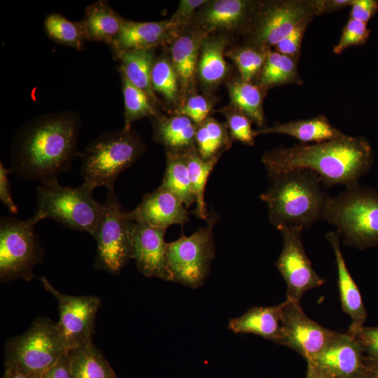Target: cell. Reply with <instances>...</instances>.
Masks as SVG:
<instances>
[{"instance_id":"cell-1","label":"cell","mask_w":378,"mask_h":378,"mask_svg":"<svg viewBox=\"0 0 378 378\" xmlns=\"http://www.w3.org/2000/svg\"><path fill=\"white\" fill-rule=\"evenodd\" d=\"M81 118L76 111H55L26 122L14 134L9 148L10 170L27 180L57 179L80 155Z\"/></svg>"},{"instance_id":"cell-2","label":"cell","mask_w":378,"mask_h":378,"mask_svg":"<svg viewBox=\"0 0 378 378\" xmlns=\"http://www.w3.org/2000/svg\"><path fill=\"white\" fill-rule=\"evenodd\" d=\"M261 161L270 179L297 169L316 174L327 188L358 184L374 162L372 148L362 136L345 135L341 138L315 143L300 144L289 148L266 151Z\"/></svg>"},{"instance_id":"cell-3","label":"cell","mask_w":378,"mask_h":378,"mask_svg":"<svg viewBox=\"0 0 378 378\" xmlns=\"http://www.w3.org/2000/svg\"><path fill=\"white\" fill-rule=\"evenodd\" d=\"M270 180L260 199L267 205L270 223L278 230L290 226L307 229L322 218L329 196L322 190L316 174L297 169Z\"/></svg>"},{"instance_id":"cell-4","label":"cell","mask_w":378,"mask_h":378,"mask_svg":"<svg viewBox=\"0 0 378 378\" xmlns=\"http://www.w3.org/2000/svg\"><path fill=\"white\" fill-rule=\"evenodd\" d=\"M145 145L132 128L102 133L80 153L82 186L91 190L104 186L113 190L119 175L144 153Z\"/></svg>"},{"instance_id":"cell-5","label":"cell","mask_w":378,"mask_h":378,"mask_svg":"<svg viewBox=\"0 0 378 378\" xmlns=\"http://www.w3.org/2000/svg\"><path fill=\"white\" fill-rule=\"evenodd\" d=\"M322 218L335 226L344 246H378V192L359 184L328 197Z\"/></svg>"},{"instance_id":"cell-6","label":"cell","mask_w":378,"mask_h":378,"mask_svg":"<svg viewBox=\"0 0 378 378\" xmlns=\"http://www.w3.org/2000/svg\"><path fill=\"white\" fill-rule=\"evenodd\" d=\"M103 214V204L82 186H63L54 179L37 187L33 216L38 222L52 218L70 230L86 232L94 237Z\"/></svg>"},{"instance_id":"cell-7","label":"cell","mask_w":378,"mask_h":378,"mask_svg":"<svg viewBox=\"0 0 378 378\" xmlns=\"http://www.w3.org/2000/svg\"><path fill=\"white\" fill-rule=\"evenodd\" d=\"M5 352V369L41 377L68 351L56 323L41 317L22 335L10 339Z\"/></svg>"},{"instance_id":"cell-8","label":"cell","mask_w":378,"mask_h":378,"mask_svg":"<svg viewBox=\"0 0 378 378\" xmlns=\"http://www.w3.org/2000/svg\"><path fill=\"white\" fill-rule=\"evenodd\" d=\"M34 216L26 220L2 216L0 218V279L8 282L35 277L34 267L43 261L45 251L34 230Z\"/></svg>"},{"instance_id":"cell-9","label":"cell","mask_w":378,"mask_h":378,"mask_svg":"<svg viewBox=\"0 0 378 378\" xmlns=\"http://www.w3.org/2000/svg\"><path fill=\"white\" fill-rule=\"evenodd\" d=\"M218 216L213 214L207 225L186 237L167 242V267L170 281L180 283L192 288L201 286L210 272L215 256L213 230Z\"/></svg>"},{"instance_id":"cell-10","label":"cell","mask_w":378,"mask_h":378,"mask_svg":"<svg viewBox=\"0 0 378 378\" xmlns=\"http://www.w3.org/2000/svg\"><path fill=\"white\" fill-rule=\"evenodd\" d=\"M104 214L94 236L97 244L94 267L111 274L119 272L132 259L135 222L127 216L113 190H108Z\"/></svg>"},{"instance_id":"cell-11","label":"cell","mask_w":378,"mask_h":378,"mask_svg":"<svg viewBox=\"0 0 378 378\" xmlns=\"http://www.w3.org/2000/svg\"><path fill=\"white\" fill-rule=\"evenodd\" d=\"M40 280L44 289L57 300L59 321L56 326L66 350L69 351L92 340L100 299L94 295H66L58 291L46 277H40Z\"/></svg>"},{"instance_id":"cell-12","label":"cell","mask_w":378,"mask_h":378,"mask_svg":"<svg viewBox=\"0 0 378 378\" xmlns=\"http://www.w3.org/2000/svg\"><path fill=\"white\" fill-rule=\"evenodd\" d=\"M302 228L286 227L281 230L283 248L276 266L287 285L288 299L300 302L305 292L325 283L313 269L305 253L302 239Z\"/></svg>"},{"instance_id":"cell-13","label":"cell","mask_w":378,"mask_h":378,"mask_svg":"<svg viewBox=\"0 0 378 378\" xmlns=\"http://www.w3.org/2000/svg\"><path fill=\"white\" fill-rule=\"evenodd\" d=\"M281 304V334L277 344L295 351L307 362L313 360L337 332L307 317L300 302L286 298Z\"/></svg>"},{"instance_id":"cell-14","label":"cell","mask_w":378,"mask_h":378,"mask_svg":"<svg viewBox=\"0 0 378 378\" xmlns=\"http://www.w3.org/2000/svg\"><path fill=\"white\" fill-rule=\"evenodd\" d=\"M318 13L317 1L276 3L261 18L255 31V43L262 48L276 46L298 26Z\"/></svg>"},{"instance_id":"cell-15","label":"cell","mask_w":378,"mask_h":378,"mask_svg":"<svg viewBox=\"0 0 378 378\" xmlns=\"http://www.w3.org/2000/svg\"><path fill=\"white\" fill-rule=\"evenodd\" d=\"M166 229L153 227L135 222L132 240L131 258L139 272L146 277L170 281L167 267Z\"/></svg>"},{"instance_id":"cell-16","label":"cell","mask_w":378,"mask_h":378,"mask_svg":"<svg viewBox=\"0 0 378 378\" xmlns=\"http://www.w3.org/2000/svg\"><path fill=\"white\" fill-rule=\"evenodd\" d=\"M365 355L356 340L339 333L312 360L317 368L333 378H351L365 371Z\"/></svg>"},{"instance_id":"cell-17","label":"cell","mask_w":378,"mask_h":378,"mask_svg":"<svg viewBox=\"0 0 378 378\" xmlns=\"http://www.w3.org/2000/svg\"><path fill=\"white\" fill-rule=\"evenodd\" d=\"M127 216L134 222L166 229L171 225H184L189 214L182 202L172 192L160 186L145 195L140 204Z\"/></svg>"},{"instance_id":"cell-18","label":"cell","mask_w":378,"mask_h":378,"mask_svg":"<svg viewBox=\"0 0 378 378\" xmlns=\"http://www.w3.org/2000/svg\"><path fill=\"white\" fill-rule=\"evenodd\" d=\"M181 27L169 19L158 22L126 20L111 48L113 54L130 50L154 48L176 39Z\"/></svg>"},{"instance_id":"cell-19","label":"cell","mask_w":378,"mask_h":378,"mask_svg":"<svg viewBox=\"0 0 378 378\" xmlns=\"http://www.w3.org/2000/svg\"><path fill=\"white\" fill-rule=\"evenodd\" d=\"M331 245L337 268L338 287L344 312L351 320L348 334L354 337L364 326L367 318V312L363 302L359 289L351 277L345 264L340 248V236L337 232H330L326 236Z\"/></svg>"},{"instance_id":"cell-20","label":"cell","mask_w":378,"mask_h":378,"mask_svg":"<svg viewBox=\"0 0 378 378\" xmlns=\"http://www.w3.org/2000/svg\"><path fill=\"white\" fill-rule=\"evenodd\" d=\"M125 20L106 1L99 0L86 7L80 22L87 42H102L111 47L118 36Z\"/></svg>"},{"instance_id":"cell-21","label":"cell","mask_w":378,"mask_h":378,"mask_svg":"<svg viewBox=\"0 0 378 378\" xmlns=\"http://www.w3.org/2000/svg\"><path fill=\"white\" fill-rule=\"evenodd\" d=\"M281 303L276 306L252 307L229 321L227 328L235 333H250L277 343L281 334Z\"/></svg>"},{"instance_id":"cell-22","label":"cell","mask_w":378,"mask_h":378,"mask_svg":"<svg viewBox=\"0 0 378 378\" xmlns=\"http://www.w3.org/2000/svg\"><path fill=\"white\" fill-rule=\"evenodd\" d=\"M153 118L154 139L164 144L167 152L184 154L195 148L197 125L189 118L181 115Z\"/></svg>"},{"instance_id":"cell-23","label":"cell","mask_w":378,"mask_h":378,"mask_svg":"<svg viewBox=\"0 0 378 378\" xmlns=\"http://www.w3.org/2000/svg\"><path fill=\"white\" fill-rule=\"evenodd\" d=\"M279 133L291 136L302 144L321 143L341 138L346 134L335 127L324 115L276 123L272 127H262L255 130L256 136L262 134Z\"/></svg>"},{"instance_id":"cell-24","label":"cell","mask_w":378,"mask_h":378,"mask_svg":"<svg viewBox=\"0 0 378 378\" xmlns=\"http://www.w3.org/2000/svg\"><path fill=\"white\" fill-rule=\"evenodd\" d=\"M113 55L119 61L120 74L143 90L156 105L158 99L151 83V73L155 60L154 48L122 51Z\"/></svg>"},{"instance_id":"cell-25","label":"cell","mask_w":378,"mask_h":378,"mask_svg":"<svg viewBox=\"0 0 378 378\" xmlns=\"http://www.w3.org/2000/svg\"><path fill=\"white\" fill-rule=\"evenodd\" d=\"M206 32L195 31L178 36L171 49L172 64L182 88L188 90L193 85L199 52Z\"/></svg>"},{"instance_id":"cell-26","label":"cell","mask_w":378,"mask_h":378,"mask_svg":"<svg viewBox=\"0 0 378 378\" xmlns=\"http://www.w3.org/2000/svg\"><path fill=\"white\" fill-rule=\"evenodd\" d=\"M72 378H117L92 340L68 351Z\"/></svg>"},{"instance_id":"cell-27","label":"cell","mask_w":378,"mask_h":378,"mask_svg":"<svg viewBox=\"0 0 378 378\" xmlns=\"http://www.w3.org/2000/svg\"><path fill=\"white\" fill-rule=\"evenodd\" d=\"M249 5V2L243 0L211 1L202 12V25L205 31L236 28L246 20Z\"/></svg>"},{"instance_id":"cell-28","label":"cell","mask_w":378,"mask_h":378,"mask_svg":"<svg viewBox=\"0 0 378 378\" xmlns=\"http://www.w3.org/2000/svg\"><path fill=\"white\" fill-rule=\"evenodd\" d=\"M225 45L226 40L223 37L204 38L202 41L197 73L204 84H217L226 76L228 67L223 57Z\"/></svg>"},{"instance_id":"cell-29","label":"cell","mask_w":378,"mask_h":378,"mask_svg":"<svg viewBox=\"0 0 378 378\" xmlns=\"http://www.w3.org/2000/svg\"><path fill=\"white\" fill-rule=\"evenodd\" d=\"M232 140L227 125L208 117L197 126L195 144L200 156L205 160L219 159Z\"/></svg>"},{"instance_id":"cell-30","label":"cell","mask_w":378,"mask_h":378,"mask_svg":"<svg viewBox=\"0 0 378 378\" xmlns=\"http://www.w3.org/2000/svg\"><path fill=\"white\" fill-rule=\"evenodd\" d=\"M167 165L161 187L174 194L188 209L195 202L185 153L166 152Z\"/></svg>"},{"instance_id":"cell-31","label":"cell","mask_w":378,"mask_h":378,"mask_svg":"<svg viewBox=\"0 0 378 378\" xmlns=\"http://www.w3.org/2000/svg\"><path fill=\"white\" fill-rule=\"evenodd\" d=\"M185 157L195 196L196 206L192 213L207 221L209 217L204 200V190L209 176L218 159L205 160L200 156L196 148L185 153Z\"/></svg>"},{"instance_id":"cell-32","label":"cell","mask_w":378,"mask_h":378,"mask_svg":"<svg viewBox=\"0 0 378 378\" xmlns=\"http://www.w3.org/2000/svg\"><path fill=\"white\" fill-rule=\"evenodd\" d=\"M43 27L48 37L55 42L81 51L87 42L83 28L79 22H72L61 13L46 15Z\"/></svg>"},{"instance_id":"cell-33","label":"cell","mask_w":378,"mask_h":378,"mask_svg":"<svg viewBox=\"0 0 378 378\" xmlns=\"http://www.w3.org/2000/svg\"><path fill=\"white\" fill-rule=\"evenodd\" d=\"M228 90L233 106L245 113L258 127L263 126V94L260 88L241 80L231 83Z\"/></svg>"},{"instance_id":"cell-34","label":"cell","mask_w":378,"mask_h":378,"mask_svg":"<svg viewBox=\"0 0 378 378\" xmlns=\"http://www.w3.org/2000/svg\"><path fill=\"white\" fill-rule=\"evenodd\" d=\"M294 58L277 51H268L260 76L262 87H272L298 81Z\"/></svg>"},{"instance_id":"cell-35","label":"cell","mask_w":378,"mask_h":378,"mask_svg":"<svg viewBox=\"0 0 378 378\" xmlns=\"http://www.w3.org/2000/svg\"><path fill=\"white\" fill-rule=\"evenodd\" d=\"M125 106V125L126 129L132 128V123L146 116L158 115L155 104L141 89L131 83L120 74Z\"/></svg>"},{"instance_id":"cell-36","label":"cell","mask_w":378,"mask_h":378,"mask_svg":"<svg viewBox=\"0 0 378 378\" xmlns=\"http://www.w3.org/2000/svg\"><path fill=\"white\" fill-rule=\"evenodd\" d=\"M151 83L154 92L160 93L167 101L173 102L176 99L179 80L168 59H155L151 73Z\"/></svg>"},{"instance_id":"cell-37","label":"cell","mask_w":378,"mask_h":378,"mask_svg":"<svg viewBox=\"0 0 378 378\" xmlns=\"http://www.w3.org/2000/svg\"><path fill=\"white\" fill-rule=\"evenodd\" d=\"M267 50L251 47L239 48L230 53V57L237 65L241 80L250 82L261 71L265 64Z\"/></svg>"},{"instance_id":"cell-38","label":"cell","mask_w":378,"mask_h":378,"mask_svg":"<svg viewBox=\"0 0 378 378\" xmlns=\"http://www.w3.org/2000/svg\"><path fill=\"white\" fill-rule=\"evenodd\" d=\"M225 110L227 127L232 141H239L244 144L253 146L256 136L255 130L251 127V120L241 111Z\"/></svg>"},{"instance_id":"cell-39","label":"cell","mask_w":378,"mask_h":378,"mask_svg":"<svg viewBox=\"0 0 378 378\" xmlns=\"http://www.w3.org/2000/svg\"><path fill=\"white\" fill-rule=\"evenodd\" d=\"M370 30L368 29L367 24L349 19L343 29L341 37L336 46L333 48L335 54H340L350 46L363 45L368 41Z\"/></svg>"},{"instance_id":"cell-40","label":"cell","mask_w":378,"mask_h":378,"mask_svg":"<svg viewBox=\"0 0 378 378\" xmlns=\"http://www.w3.org/2000/svg\"><path fill=\"white\" fill-rule=\"evenodd\" d=\"M211 106L207 99L200 94H193L177 110L178 115L189 118L197 125L208 117Z\"/></svg>"},{"instance_id":"cell-41","label":"cell","mask_w":378,"mask_h":378,"mask_svg":"<svg viewBox=\"0 0 378 378\" xmlns=\"http://www.w3.org/2000/svg\"><path fill=\"white\" fill-rule=\"evenodd\" d=\"M354 337L366 358L378 360V327L363 326Z\"/></svg>"},{"instance_id":"cell-42","label":"cell","mask_w":378,"mask_h":378,"mask_svg":"<svg viewBox=\"0 0 378 378\" xmlns=\"http://www.w3.org/2000/svg\"><path fill=\"white\" fill-rule=\"evenodd\" d=\"M309 21L298 26L275 46L277 52L295 58L298 54L304 33Z\"/></svg>"},{"instance_id":"cell-43","label":"cell","mask_w":378,"mask_h":378,"mask_svg":"<svg viewBox=\"0 0 378 378\" xmlns=\"http://www.w3.org/2000/svg\"><path fill=\"white\" fill-rule=\"evenodd\" d=\"M350 6H351L350 19L365 24L378 10V1L377 0H352Z\"/></svg>"},{"instance_id":"cell-44","label":"cell","mask_w":378,"mask_h":378,"mask_svg":"<svg viewBox=\"0 0 378 378\" xmlns=\"http://www.w3.org/2000/svg\"><path fill=\"white\" fill-rule=\"evenodd\" d=\"M207 2L208 1L204 0H181L176 12L169 19L183 27L192 18L195 10Z\"/></svg>"},{"instance_id":"cell-45","label":"cell","mask_w":378,"mask_h":378,"mask_svg":"<svg viewBox=\"0 0 378 378\" xmlns=\"http://www.w3.org/2000/svg\"><path fill=\"white\" fill-rule=\"evenodd\" d=\"M11 173L9 168H6L4 164L0 162V200L10 214H17L18 209L13 201L10 192L8 175Z\"/></svg>"},{"instance_id":"cell-46","label":"cell","mask_w":378,"mask_h":378,"mask_svg":"<svg viewBox=\"0 0 378 378\" xmlns=\"http://www.w3.org/2000/svg\"><path fill=\"white\" fill-rule=\"evenodd\" d=\"M67 354L68 352L40 378H72Z\"/></svg>"},{"instance_id":"cell-47","label":"cell","mask_w":378,"mask_h":378,"mask_svg":"<svg viewBox=\"0 0 378 378\" xmlns=\"http://www.w3.org/2000/svg\"><path fill=\"white\" fill-rule=\"evenodd\" d=\"M352 0L319 1L320 13L330 12L346 6H350Z\"/></svg>"},{"instance_id":"cell-48","label":"cell","mask_w":378,"mask_h":378,"mask_svg":"<svg viewBox=\"0 0 378 378\" xmlns=\"http://www.w3.org/2000/svg\"><path fill=\"white\" fill-rule=\"evenodd\" d=\"M365 372L370 378H378V360L368 358L364 359Z\"/></svg>"},{"instance_id":"cell-49","label":"cell","mask_w":378,"mask_h":378,"mask_svg":"<svg viewBox=\"0 0 378 378\" xmlns=\"http://www.w3.org/2000/svg\"><path fill=\"white\" fill-rule=\"evenodd\" d=\"M307 363V370L306 378H333L321 369L317 368L311 362Z\"/></svg>"},{"instance_id":"cell-50","label":"cell","mask_w":378,"mask_h":378,"mask_svg":"<svg viewBox=\"0 0 378 378\" xmlns=\"http://www.w3.org/2000/svg\"><path fill=\"white\" fill-rule=\"evenodd\" d=\"M2 378H40L36 376L24 374L16 371L5 369Z\"/></svg>"},{"instance_id":"cell-51","label":"cell","mask_w":378,"mask_h":378,"mask_svg":"<svg viewBox=\"0 0 378 378\" xmlns=\"http://www.w3.org/2000/svg\"><path fill=\"white\" fill-rule=\"evenodd\" d=\"M351 378H370L369 376L366 374V372L364 371Z\"/></svg>"}]
</instances>
